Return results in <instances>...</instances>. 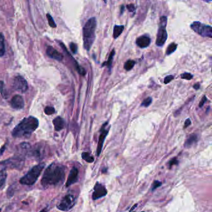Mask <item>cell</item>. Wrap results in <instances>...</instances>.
<instances>
[{
  "instance_id": "3957f363",
  "label": "cell",
  "mask_w": 212,
  "mask_h": 212,
  "mask_svg": "<svg viewBox=\"0 0 212 212\" xmlns=\"http://www.w3.org/2000/svg\"><path fill=\"white\" fill-rule=\"evenodd\" d=\"M96 27V20L95 18L89 19L83 28V40L84 48L90 50L95 39V30Z\"/></svg>"
},
{
  "instance_id": "ac0fdd59",
  "label": "cell",
  "mask_w": 212,
  "mask_h": 212,
  "mask_svg": "<svg viewBox=\"0 0 212 212\" xmlns=\"http://www.w3.org/2000/svg\"><path fill=\"white\" fill-rule=\"evenodd\" d=\"M197 136L195 134L192 135L186 141L184 146H185V147L187 148L190 147L192 145L197 143Z\"/></svg>"
},
{
  "instance_id": "f35d334b",
  "label": "cell",
  "mask_w": 212,
  "mask_h": 212,
  "mask_svg": "<svg viewBox=\"0 0 212 212\" xmlns=\"http://www.w3.org/2000/svg\"><path fill=\"white\" fill-rule=\"evenodd\" d=\"M48 208H44V209H42L41 211H40L39 212H48Z\"/></svg>"
},
{
  "instance_id": "836d02e7",
  "label": "cell",
  "mask_w": 212,
  "mask_h": 212,
  "mask_svg": "<svg viewBox=\"0 0 212 212\" xmlns=\"http://www.w3.org/2000/svg\"><path fill=\"white\" fill-rule=\"evenodd\" d=\"M5 89V86H4V84L3 82H0V92L2 94V95L5 97V93L4 92V90Z\"/></svg>"
},
{
  "instance_id": "d6986e66",
  "label": "cell",
  "mask_w": 212,
  "mask_h": 212,
  "mask_svg": "<svg viewBox=\"0 0 212 212\" xmlns=\"http://www.w3.org/2000/svg\"><path fill=\"white\" fill-rule=\"evenodd\" d=\"M7 179V172L5 169H2L0 171V189L5 186Z\"/></svg>"
},
{
  "instance_id": "60d3db41",
  "label": "cell",
  "mask_w": 212,
  "mask_h": 212,
  "mask_svg": "<svg viewBox=\"0 0 212 212\" xmlns=\"http://www.w3.org/2000/svg\"><path fill=\"white\" fill-rule=\"evenodd\" d=\"M124 9V6L123 5V6H121V14L123 13Z\"/></svg>"
},
{
  "instance_id": "4fadbf2b",
  "label": "cell",
  "mask_w": 212,
  "mask_h": 212,
  "mask_svg": "<svg viewBox=\"0 0 212 212\" xmlns=\"http://www.w3.org/2000/svg\"><path fill=\"white\" fill-rule=\"evenodd\" d=\"M78 173H79V172H78L77 168L73 167L71 171L70 172L67 180V182L65 184L67 187H70V186H72V184L75 183L77 182L78 179Z\"/></svg>"
},
{
  "instance_id": "ee69618b",
  "label": "cell",
  "mask_w": 212,
  "mask_h": 212,
  "mask_svg": "<svg viewBox=\"0 0 212 212\" xmlns=\"http://www.w3.org/2000/svg\"><path fill=\"white\" fill-rule=\"evenodd\" d=\"M142 212H144V211H142Z\"/></svg>"
},
{
  "instance_id": "7402d4cb",
  "label": "cell",
  "mask_w": 212,
  "mask_h": 212,
  "mask_svg": "<svg viewBox=\"0 0 212 212\" xmlns=\"http://www.w3.org/2000/svg\"><path fill=\"white\" fill-rule=\"evenodd\" d=\"M82 158L84 160H85L86 162L89 163H92L94 162V160H95V159H94L93 157L90 155V153L87 152H84L82 153Z\"/></svg>"
},
{
  "instance_id": "f546056e",
  "label": "cell",
  "mask_w": 212,
  "mask_h": 212,
  "mask_svg": "<svg viewBox=\"0 0 212 212\" xmlns=\"http://www.w3.org/2000/svg\"><path fill=\"white\" fill-rule=\"evenodd\" d=\"M161 185H162V183L160 181H158V180H155V181L153 182L152 185V191L155 190L156 188H158Z\"/></svg>"
},
{
  "instance_id": "cb8c5ba5",
  "label": "cell",
  "mask_w": 212,
  "mask_h": 212,
  "mask_svg": "<svg viewBox=\"0 0 212 212\" xmlns=\"http://www.w3.org/2000/svg\"><path fill=\"white\" fill-rule=\"evenodd\" d=\"M177 44H175V43H174V42L171 43V44H170L169 45L168 48H167L166 55L169 56V55H171V54H172L174 52H175V50L177 49Z\"/></svg>"
},
{
  "instance_id": "ffe728a7",
  "label": "cell",
  "mask_w": 212,
  "mask_h": 212,
  "mask_svg": "<svg viewBox=\"0 0 212 212\" xmlns=\"http://www.w3.org/2000/svg\"><path fill=\"white\" fill-rule=\"evenodd\" d=\"M124 29V26H118L116 25L114 27L113 30V37L114 39H116L121 34L123 33V31Z\"/></svg>"
},
{
  "instance_id": "5bb4252c",
  "label": "cell",
  "mask_w": 212,
  "mask_h": 212,
  "mask_svg": "<svg viewBox=\"0 0 212 212\" xmlns=\"http://www.w3.org/2000/svg\"><path fill=\"white\" fill-rule=\"evenodd\" d=\"M11 104L12 107L16 109H22L24 106V101L23 98L21 95H15L13 97L11 101Z\"/></svg>"
},
{
  "instance_id": "9a60e30c",
  "label": "cell",
  "mask_w": 212,
  "mask_h": 212,
  "mask_svg": "<svg viewBox=\"0 0 212 212\" xmlns=\"http://www.w3.org/2000/svg\"><path fill=\"white\" fill-rule=\"evenodd\" d=\"M46 53L49 57L53 58V59L58 61H61L63 59L62 54L51 46H49L48 49H47Z\"/></svg>"
},
{
  "instance_id": "5b68a950",
  "label": "cell",
  "mask_w": 212,
  "mask_h": 212,
  "mask_svg": "<svg viewBox=\"0 0 212 212\" xmlns=\"http://www.w3.org/2000/svg\"><path fill=\"white\" fill-rule=\"evenodd\" d=\"M26 158L20 155L16 154L11 158L0 162V167L3 169H21L25 162Z\"/></svg>"
},
{
  "instance_id": "1f68e13d",
  "label": "cell",
  "mask_w": 212,
  "mask_h": 212,
  "mask_svg": "<svg viewBox=\"0 0 212 212\" xmlns=\"http://www.w3.org/2000/svg\"><path fill=\"white\" fill-rule=\"evenodd\" d=\"M178 164H179V160L176 158H174L170 160L169 162V167L171 168L172 166H173L174 165H177Z\"/></svg>"
},
{
  "instance_id": "2e32d148",
  "label": "cell",
  "mask_w": 212,
  "mask_h": 212,
  "mask_svg": "<svg viewBox=\"0 0 212 212\" xmlns=\"http://www.w3.org/2000/svg\"><path fill=\"white\" fill-rule=\"evenodd\" d=\"M151 43L150 37L144 35L141 36L136 39V44L141 48H146L149 46Z\"/></svg>"
},
{
  "instance_id": "7a4b0ae2",
  "label": "cell",
  "mask_w": 212,
  "mask_h": 212,
  "mask_svg": "<svg viewBox=\"0 0 212 212\" xmlns=\"http://www.w3.org/2000/svg\"><path fill=\"white\" fill-rule=\"evenodd\" d=\"M39 121L33 116L23 119L12 131V135L16 138H28L38 128Z\"/></svg>"
},
{
  "instance_id": "30bf717a",
  "label": "cell",
  "mask_w": 212,
  "mask_h": 212,
  "mask_svg": "<svg viewBox=\"0 0 212 212\" xmlns=\"http://www.w3.org/2000/svg\"><path fill=\"white\" fill-rule=\"evenodd\" d=\"M107 190L104 186L96 182L95 187H94V192L92 194V199L96 200L101 197H103L107 195Z\"/></svg>"
},
{
  "instance_id": "277c9868",
  "label": "cell",
  "mask_w": 212,
  "mask_h": 212,
  "mask_svg": "<svg viewBox=\"0 0 212 212\" xmlns=\"http://www.w3.org/2000/svg\"><path fill=\"white\" fill-rule=\"evenodd\" d=\"M45 167V164L41 162L34 166L27 172L22 178L19 180V182L24 186H33L36 182L39 176L42 173V171Z\"/></svg>"
},
{
  "instance_id": "603a6c76",
  "label": "cell",
  "mask_w": 212,
  "mask_h": 212,
  "mask_svg": "<svg viewBox=\"0 0 212 212\" xmlns=\"http://www.w3.org/2000/svg\"><path fill=\"white\" fill-rule=\"evenodd\" d=\"M115 49H113V50L110 53V55H109V56L108 57V60L107 62H105L104 64L102 65V66H105V65H107L108 67L110 69H111V65H112V62H113V57H114V56H115Z\"/></svg>"
},
{
  "instance_id": "d590c367",
  "label": "cell",
  "mask_w": 212,
  "mask_h": 212,
  "mask_svg": "<svg viewBox=\"0 0 212 212\" xmlns=\"http://www.w3.org/2000/svg\"><path fill=\"white\" fill-rule=\"evenodd\" d=\"M207 97H206L205 96H203V99H202L201 101H200V103H199V107H200V108H201V107H203V105H204V103H205V102L207 101Z\"/></svg>"
},
{
  "instance_id": "b9f144b4",
  "label": "cell",
  "mask_w": 212,
  "mask_h": 212,
  "mask_svg": "<svg viewBox=\"0 0 212 212\" xmlns=\"http://www.w3.org/2000/svg\"><path fill=\"white\" fill-rule=\"evenodd\" d=\"M0 212H1V209H0Z\"/></svg>"
},
{
  "instance_id": "4316f807",
  "label": "cell",
  "mask_w": 212,
  "mask_h": 212,
  "mask_svg": "<svg viewBox=\"0 0 212 212\" xmlns=\"http://www.w3.org/2000/svg\"><path fill=\"white\" fill-rule=\"evenodd\" d=\"M47 18H48V22H49V24L50 25V27H56V22H54V19L52 18V17L49 14H47Z\"/></svg>"
},
{
  "instance_id": "f1b7e54d",
  "label": "cell",
  "mask_w": 212,
  "mask_h": 212,
  "mask_svg": "<svg viewBox=\"0 0 212 212\" xmlns=\"http://www.w3.org/2000/svg\"><path fill=\"white\" fill-rule=\"evenodd\" d=\"M193 77V75H192L190 73H183L181 74V78H183V79H186L187 80H191Z\"/></svg>"
},
{
  "instance_id": "8d00e7d4",
  "label": "cell",
  "mask_w": 212,
  "mask_h": 212,
  "mask_svg": "<svg viewBox=\"0 0 212 212\" xmlns=\"http://www.w3.org/2000/svg\"><path fill=\"white\" fill-rule=\"evenodd\" d=\"M191 124V121L189 118H188L185 121V124H184V128H187L188 126H189Z\"/></svg>"
},
{
  "instance_id": "d4e9b609",
  "label": "cell",
  "mask_w": 212,
  "mask_h": 212,
  "mask_svg": "<svg viewBox=\"0 0 212 212\" xmlns=\"http://www.w3.org/2000/svg\"><path fill=\"white\" fill-rule=\"evenodd\" d=\"M135 65V62L132 60H128V61L126 62V63L124 64V68L127 71H129V70H131Z\"/></svg>"
},
{
  "instance_id": "8fae6325",
  "label": "cell",
  "mask_w": 212,
  "mask_h": 212,
  "mask_svg": "<svg viewBox=\"0 0 212 212\" xmlns=\"http://www.w3.org/2000/svg\"><path fill=\"white\" fill-rule=\"evenodd\" d=\"M107 123H106L105 124H104V125L103 126V127L101 128V134L100 135L99 137V143H98V146H97V149H96V156L99 157L102 151V148H103V143L105 139L107 137L108 133L109 132V129H105V126L107 125Z\"/></svg>"
},
{
  "instance_id": "7bdbcfd3",
  "label": "cell",
  "mask_w": 212,
  "mask_h": 212,
  "mask_svg": "<svg viewBox=\"0 0 212 212\" xmlns=\"http://www.w3.org/2000/svg\"><path fill=\"white\" fill-rule=\"evenodd\" d=\"M132 212H135V211H132Z\"/></svg>"
},
{
  "instance_id": "83f0119b",
  "label": "cell",
  "mask_w": 212,
  "mask_h": 212,
  "mask_svg": "<svg viewBox=\"0 0 212 212\" xmlns=\"http://www.w3.org/2000/svg\"><path fill=\"white\" fill-rule=\"evenodd\" d=\"M55 111H55V109L52 107H47L45 108V110H44L45 113L48 115H52V114H54L55 113Z\"/></svg>"
},
{
  "instance_id": "484cf974",
  "label": "cell",
  "mask_w": 212,
  "mask_h": 212,
  "mask_svg": "<svg viewBox=\"0 0 212 212\" xmlns=\"http://www.w3.org/2000/svg\"><path fill=\"white\" fill-rule=\"evenodd\" d=\"M152 99L151 97H147L142 102V103H141V106H143V107H147L151 105V103H152Z\"/></svg>"
},
{
  "instance_id": "9c48e42d",
  "label": "cell",
  "mask_w": 212,
  "mask_h": 212,
  "mask_svg": "<svg viewBox=\"0 0 212 212\" xmlns=\"http://www.w3.org/2000/svg\"><path fill=\"white\" fill-rule=\"evenodd\" d=\"M13 87L18 92L24 93L27 90V83L24 78L18 75L16 76L13 80Z\"/></svg>"
},
{
  "instance_id": "7c38bea8",
  "label": "cell",
  "mask_w": 212,
  "mask_h": 212,
  "mask_svg": "<svg viewBox=\"0 0 212 212\" xmlns=\"http://www.w3.org/2000/svg\"><path fill=\"white\" fill-rule=\"evenodd\" d=\"M44 148L41 145H36L34 147H31L29 157H33L37 160H41L44 158Z\"/></svg>"
},
{
  "instance_id": "8992f818",
  "label": "cell",
  "mask_w": 212,
  "mask_h": 212,
  "mask_svg": "<svg viewBox=\"0 0 212 212\" xmlns=\"http://www.w3.org/2000/svg\"><path fill=\"white\" fill-rule=\"evenodd\" d=\"M167 18L166 16H162L160 19V25L157 34L156 44L159 47H162L166 42L167 39V33L166 31V25Z\"/></svg>"
},
{
  "instance_id": "ab89813d",
  "label": "cell",
  "mask_w": 212,
  "mask_h": 212,
  "mask_svg": "<svg viewBox=\"0 0 212 212\" xmlns=\"http://www.w3.org/2000/svg\"><path fill=\"white\" fill-rule=\"evenodd\" d=\"M137 206V204H135V205L134 206H133V207H132V209L130 210V211L132 212L133 211V210H134L135 209H136Z\"/></svg>"
},
{
  "instance_id": "ba28073f",
  "label": "cell",
  "mask_w": 212,
  "mask_h": 212,
  "mask_svg": "<svg viewBox=\"0 0 212 212\" xmlns=\"http://www.w3.org/2000/svg\"><path fill=\"white\" fill-rule=\"evenodd\" d=\"M190 27L195 33L203 37H212V27L210 26L203 24L200 22H194Z\"/></svg>"
},
{
  "instance_id": "d6a6232c",
  "label": "cell",
  "mask_w": 212,
  "mask_h": 212,
  "mask_svg": "<svg viewBox=\"0 0 212 212\" xmlns=\"http://www.w3.org/2000/svg\"><path fill=\"white\" fill-rule=\"evenodd\" d=\"M174 78V77L173 75H168L167 76L166 78H164V84H167L169 83L173 80Z\"/></svg>"
},
{
  "instance_id": "e0dca14e",
  "label": "cell",
  "mask_w": 212,
  "mask_h": 212,
  "mask_svg": "<svg viewBox=\"0 0 212 212\" xmlns=\"http://www.w3.org/2000/svg\"><path fill=\"white\" fill-rule=\"evenodd\" d=\"M53 124L56 131H59L65 127V121L61 117L58 116L53 120Z\"/></svg>"
},
{
  "instance_id": "44dd1931",
  "label": "cell",
  "mask_w": 212,
  "mask_h": 212,
  "mask_svg": "<svg viewBox=\"0 0 212 212\" xmlns=\"http://www.w3.org/2000/svg\"><path fill=\"white\" fill-rule=\"evenodd\" d=\"M5 52V37L3 35L0 33V57L3 56Z\"/></svg>"
},
{
  "instance_id": "4dcf8cb0",
  "label": "cell",
  "mask_w": 212,
  "mask_h": 212,
  "mask_svg": "<svg viewBox=\"0 0 212 212\" xmlns=\"http://www.w3.org/2000/svg\"><path fill=\"white\" fill-rule=\"evenodd\" d=\"M70 49H71L72 52L73 53V54H76L77 52V46L76 44H75V43H70Z\"/></svg>"
},
{
  "instance_id": "6da1fadb",
  "label": "cell",
  "mask_w": 212,
  "mask_h": 212,
  "mask_svg": "<svg viewBox=\"0 0 212 212\" xmlns=\"http://www.w3.org/2000/svg\"><path fill=\"white\" fill-rule=\"evenodd\" d=\"M66 168L64 166L53 162L46 168L41 179V186L46 189L51 187H56L64 182Z\"/></svg>"
},
{
  "instance_id": "74e56055",
  "label": "cell",
  "mask_w": 212,
  "mask_h": 212,
  "mask_svg": "<svg viewBox=\"0 0 212 212\" xmlns=\"http://www.w3.org/2000/svg\"><path fill=\"white\" fill-rule=\"evenodd\" d=\"M200 84H196L194 85V88H195V90H198L200 88Z\"/></svg>"
},
{
  "instance_id": "52a82bcc",
  "label": "cell",
  "mask_w": 212,
  "mask_h": 212,
  "mask_svg": "<svg viewBox=\"0 0 212 212\" xmlns=\"http://www.w3.org/2000/svg\"><path fill=\"white\" fill-rule=\"evenodd\" d=\"M77 198L72 194H68L62 198L60 202L57 204V209L64 211H67L71 210L75 206Z\"/></svg>"
},
{
  "instance_id": "e575fe53",
  "label": "cell",
  "mask_w": 212,
  "mask_h": 212,
  "mask_svg": "<svg viewBox=\"0 0 212 212\" xmlns=\"http://www.w3.org/2000/svg\"><path fill=\"white\" fill-rule=\"evenodd\" d=\"M126 7L129 10V12H132V11H135V6L133 4H130V5H127Z\"/></svg>"
}]
</instances>
